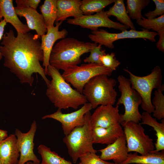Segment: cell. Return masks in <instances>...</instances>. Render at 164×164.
I'll return each instance as SVG.
<instances>
[{
	"instance_id": "obj_1",
	"label": "cell",
	"mask_w": 164,
	"mask_h": 164,
	"mask_svg": "<svg viewBox=\"0 0 164 164\" xmlns=\"http://www.w3.org/2000/svg\"><path fill=\"white\" fill-rule=\"evenodd\" d=\"M17 33L15 36L13 30H10L2 37L0 52L4 58V66L15 74L22 83L32 86L34 80L32 75L38 73L48 85L50 81L40 63L43 60L40 38L37 34L29 32Z\"/></svg>"
},
{
	"instance_id": "obj_2",
	"label": "cell",
	"mask_w": 164,
	"mask_h": 164,
	"mask_svg": "<svg viewBox=\"0 0 164 164\" xmlns=\"http://www.w3.org/2000/svg\"><path fill=\"white\" fill-rule=\"evenodd\" d=\"M46 74L52 79L47 85L46 94L58 109L71 108L76 110L87 102L82 94L73 89L64 80L59 70L49 64Z\"/></svg>"
},
{
	"instance_id": "obj_3",
	"label": "cell",
	"mask_w": 164,
	"mask_h": 164,
	"mask_svg": "<svg viewBox=\"0 0 164 164\" xmlns=\"http://www.w3.org/2000/svg\"><path fill=\"white\" fill-rule=\"evenodd\" d=\"M97 45L95 43L65 38L53 46L50 57V64L58 70L64 71L78 65L81 62V56L90 52Z\"/></svg>"
},
{
	"instance_id": "obj_4",
	"label": "cell",
	"mask_w": 164,
	"mask_h": 164,
	"mask_svg": "<svg viewBox=\"0 0 164 164\" xmlns=\"http://www.w3.org/2000/svg\"><path fill=\"white\" fill-rule=\"evenodd\" d=\"M116 81L105 75L96 76L84 86L82 94L92 109L100 105H114L116 101L117 92L114 87Z\"/></svg>"
},
{
	"instance_id": "obj_5",
	"label": "cell",
	"mask_w": 164,
	"mask_h": 164,
	"mask_svg": "<svg viewBox=\"0 0 164 164\" xmlns=\"http://www.w3.org/2000/svg\"><path fill=\"white\" fill-rule=\"evenodd\" d=\"M91 114L90 111L87 112L85 115L84 125L74 128L63 139L68 154L74 163L86 154L97 152L93 147Z\"/></svg>"
},
{
	"instance_id": "obj_6",
	"label": "cell",
	"mask_w": 164,
	"mask_h": 164,
	"mask_svg": "<svg viewBox=\"0 0 164 164\" xmlns=\"http://www.w3.org/2000/svg\"><path fill=\"white\" fill-rule=\"evenodd\" d=\"M123 70L129 75L132 87L141 97L142 109L150 114L153 113L154 107L152 103L151 94L153 89L159 88L162 85V77L160 67L155 66L150 74L142 77L135 75L127 69H124Z\"/></svg>"
},
{
	"instance_id": "obj_7",
	"label": "cell",
	"mask_w": 164,
	"mask_h": 164,
	"mask_svg": "<svg viewBox=\"0 0 164 164\" xmlns=\"http://www.w3.org/2000/svg\"><path fill=\"white\" fill-rule=\"evenodd\" d=\"M118 80L121 94L116 105L122 104L125 109L124 114H120V123H125L129 121L139 123L142 118L139 110V106L142 103L141 97L132 87L129 79L121 75L118 77Z\"/></svg>"
},
{
	"instance_id": "obj_8",
	"label": "cell",
	"mask_w": 164,
	"mask_h": 164,
	"mask_svg": "<svg viewBox=\"0 0 164 164\" xmlns=\"http://www.w3.org/2000/svg\"><path fill=\"white\" fill-rule=\"evenodd\" d=\"M63 71L62 75L64 80L82 94L84 86L91 78L100 75L109 76L113 71L102 64L92 63L77 65Z\"/></svg>"
},
{
	"instance_id": "obj_9",
	"label": "cell",
	"mask_w": 164,
	"mask_h": 164,
	"mask_svg": "<svg viewBox=\"0 0 164 164\" xmlns=\"http://www.w3.org/2000/svg\"><path fill=\"white\" fill-rule=\"evenodd\" d=\"M120 124L124 127L128 153L134 152L145 155L154 150L153 139L145 134L140 124L129 121Z\"/></svg>"
},
{
	"instance_id": "obj_10",
	"label": "cell",
	"mask_w": 164,
	"mask_h": 164,
	"mask_svg": "<svg viewBox=\"0 0 164 164\" xmlns=\"http://www.w3.org/2000/svg\"><path fill=\"white\" fill-rule=\"evenodd\" d=\"M88 35L89 38L93 42L108 48H114L113 43L120 39L127 38H142L147 39L154 42L156 40L155 37L158 35L157 32L150 31L142 29L141 31L131 29L126 30L118 33H112L103 29H99L92 31Z\"/></svg>"
},
{
	"instance_id": "obj_11",
	"label": "cell",
	"mask_w": 164,
	"mask_h": 164,
	"mask_svg": "<svg viewBox=\"0 0 164 164\" xmlns=\"http://www.w3.org/2000/svg\"><path fill=\"white\" fill-rule=\"evenodd\" d=\"M67 22L70 24L90 29L92 31L97 30L100 27L113 28L121 31L129 28L119 22L111 20L105 11L103 10L94 15H83L77 18L68 19Z\"/></svg>"
},
{
	"instance_id": "obj_12",
	"label": "cell",
	"mask_w": 164,
	"mask_h": 164,
	"mask_svg": "<svg viewBox=\"0 0 164 164\" xmlns=\"http://www.w3.org/2000/svg\"><path fill=\"white\" fill-rule=\"evenodd\" d=\"M90 103L87 102L79 109L69 113H63L59 109L55 112L43 116L42 119L52 118L60 122L63 133L68 134L74 128L83 125L85 122V115L92 109Z\"/></svg>"
},
{
	"instance_id": "obj_13",
	"label": "cell",
	"mask_w": 164,
	"mask_h": 164,
	"mask_svg": "<svg viewBox=\"0 0 164 164\" xmlns=\"http://www.w3.org/2000/svg\"><path fill=\"white\" fill-rule=\"evenodd\" d=\"M37 128L36 122L34 121L29 130L26 133L22 132L19 129L15 128L14 134L16 138L17 146L20 153L17 164H25L29 161L40 163L39 159L33 151L34 139Z\"/></svg>"
},
{
	"instance_id": "obj_14",
	"label": "cell",
	"mask_w": 164,
	"mask_h": 164,
	"mask_svg": "<svg viewBox=\"0 0 164 164\" xmlns=\"http://www.w3.org/2000/svg\"><path fill=\"white\" fill-rule=\"evenodd\" d=\"M118 108V105L114 107L111 105H100L97 107L91 114L92 127L107 128L120 123V114Z\"/></svg>"
},
{
	"instance_id": "obj_15",
	"label": "cell",
	"mask_w": 164,
	"mask_h": 164,
	"mask_svg": "<svg viewBox=\"0 0 164 164\" xmlns=\"http://www.w3.org/2000/svg\"><path fill=\"white\" fill-rule=\"evenodd\" d=\"M62 22H56L55 26L47 27L46 34L41 37V48L43 55V66L45 67L46 75L47 67L50 64V56L54 44L58 40L66 38L68 34V31L66 29H63L60 31L59 30Z\"/></svg>"
},
{
	"instance_id": "obj_16",
	"label": "cell",
	"mask_w": 164,
	"mask_h": 164,
	"mask_svg": "<svg viewBox=\"0 0 164 164\" xmlns=\"http://www.w3.org/2000/svg\"><path fill=\"white\" fill-rule=\"evenodd\" d=\"M98 151L101 153L99 157L101 159L105 161L112 160L114 163L122 164L127 159L129 154L125 134L112 143Z\"/></svg>"
},
{
	"instance_id": "obj_17",
	"label": "cell",
	"mask_w": 164,
	"mask_h": 164,
	"mask_svg": "<svg viewBox=\"0 0 164 164\" xmlns=\"http://www.w3.org/2000/svg\"><path fill=\"white\" fill-rule=\"evenodd\" d=\"M17 15L24 17L27 26L30 30H35L37 34L41 37L46 34L47 29L43 17L35 9L29 7H14Z\"/></svg>"
},
{
	"instance_id": "obj_18",
	"label": "cell",
	"mask_w": 164,
	"mask_h": 164,
	"mask_svg": "<svg viewBox=\"0 0 164 164\" xmlns=\"http://www.w3.org/2000/svg\"><path fill=\"white\" fill-rule=\"evenodd\" d=\"M92 132L93 144L107 145L112 143L124 134L123 129L120 123L107 128L92 127Z\"/></svg>"
},
{
	"instance_id": "obj_19",
	"label": "cell",
	"mask_w": 164,
	"mask_h": 164,
	"mask_svg": "<svg viewBox=\"0 0 164 164\" xmlns=\"http://www.w3.org/2000/svg\"><path fill=\"white\" fill-rule=\"evenodd\" d=\"M12 0H0V21L4 18L6 23L11 24L17 33H25L30 30L27 26L19 19L15 10Z\"/></svg>"
},
{
	"instance_id": "obj_20",
	"label": "cell",
	"mask_w": 164,
	"mask_h": 164,
	"mask_svg": "<svg viewBox=\"0 0 164 164\" xmlns=\"http://www.w3.org/2000/svg\"><path fill=\"white\" fill-rule=\"evenodd\" d=\"M19 156L16 137L10 134L0 142V160L2 164H17Z\"/></svg>"
},
{
	"instance_id": "obj_21",
	"label": "cell",
	"mask_w": 164,
	"mask_h": 164,
	"mask_svg": "<svg viewBox=\"0 0 164 164\" xmlns=\"http://www.w3.org/2000/svg\"><path fill=\"white\" fill-rule=\"evenodd\" d=\"M80 0H57L56 22H62L70 17L76 18L84 15L80 9Z\"/></svg>"
},
{
	"instance_id": "obj_22",
	"label": "cell",
	"mask_w": 164,
	"mask_h": 164,
	"mask_svg": "<svg viewBox=\"0 0 164 164\" xmlns=\"http://www.w3.org/2000/svg\"><path fill=\"white\" fill-rule=\"evenodd\" d=\"M142 122L140 124H145L152 127L156 132L157 140L155 144V150L153 151L159 152L164 150V120H162L161 123L159 122L151 114L144 112L141 114Z\"/></svg>"
},
{
	"instance_id": "obj_23",
	"label": "cell",
	"mask_w": 164,
	"mask_h": 164,
	"mask_svg": "<svg viewBox=\"0 0 164 164\" xmlns=\"http://www.w3.org/2000/svg\"><path fill=\"white\" fill-rule=\"evenodd\" d=\"M164 164V151H153L146 154L139 155L138 153H129L122 164Z\"/></svg>"
},
{
	"instance_id": "obj_24",
	"label": "cell",
	"mask_w": 164,
	"mask_h": 164,
	"mask_svg": "<svg viewBox=\"0 0 164 164\" xmlns=\"http://www.w3.org/2000/svg\"><path fill=\"white\" fill-rule=\"evenodd\" d=\"M108 17H115L121 23L135 30V28L127 12L123 0H115L114 5L109 9L105 11Z\"/></svg>"
},
{
	"instance_id": "obj_25",
	"label": "cell",
	"mask_w": 164,
	"mask_h": 164,
	"mask_svg": "<svg viewBox=\"0 0 164 164\" xmlns=\"http://www.w3.org/2000/svg\"><path fill=\"white\" fill-rule=\"evenodd\" d=\"M37 150L42 158L41 164H72L71 162L67 160L44 145H39Z\"/></svg>"
},
{
	"instance_id": "obj_26",
	"label": "cell",
	"mask_w": 164,
	"mask_h": 164,
	"mask_svg": "<svg viewBox=\"0 0 164 164\" xmlns=\"http://www.w3.org/2000/svg\"><path fill=\"white\" fill-rule=\"evenodd\" d=\"M57 0H45L39 7L46 27L54 26L57 13Z\"/></svg>"
},
{
	"instance_id": "obj_27",
	"label": "cell",
	"mask_w": 164,
	"mask_h": 164,
	"mask_svg": "<svg viewBox=\"0 0 164 164\" xmlns=\"http://www.w3.org/2000/svg\"><path fill=\"white\" fill-rule=\"evenodd\" d=\"M115 0H83L80 9L85 15L100 12L108 5L114 3Z\"/></svg>"
},
{
	"instance_id": "obj_28",
	"label": "cell",
	"mask_w": 164,
	"mask_h": 164,
	"mask_svg": "<svg viewBox=\"0 0 164 164\" xmlns=\"http://www.w3.org/2000/svg\"><path fill=\"white\" fill-rule=\"evenodd\" d=\"M150 2V0H127L126 9L130 19L136 21L143 19L142 11Z\"/></svg>"
},
{
	"instance_id": "obj_29",
	"label": "cell",
	"mask_w": 164,
	"mask_h": 164,
	"mask_svg": "<svg viewBox=\"0 0 164 164\" xmlns=\"http://www.w3.org/2000/svg\"><path fill=\"white\" fill-rule=\"evenodd\" d=\"M164 90V86L162 84L155 91L154 96L151 101L154 107L153 116L159 120L164 118V96L163 94Z\"/></svg>"
},
{
	"instance_id": "obj_30",
	"label": "cell",
	"mask_w": 164,
	"mask_h": 164,
	"mask_svg": "<svg viewBox=\"0 0 164 164\" xmlns=\"http://www.w3.org/2000/svg\"><path fill=\"white\" fill-rule=\"evenodd\" d=\"M137 24L143 29L147 30L152 29L157 32L164 28V15L157 18L148 19L144 17L136 21Z\"/></svg>"
},
{
	"instance_id": "obj_31",
	"label": "cell",
	"mask_w": 164,
	"mask_h": 164,
	"mask_svg": "<svg viewBox=\"0 0 164 164\" xmlns=\"http://www.w3.org/2000/svg\"><path fill=\"white\" fill-rule=\"evenodd\" d=\"M101 46L97 45L90 51L89 56L83 60L85 63H87L102 64L100 58L101 56L105 54V50H101Z\"/></svg>"
},
{
	"instance_id": "obj_32",
	"label": "cell",
	"mask_w": 164,
	"mask_h": 164,
	"mask_svg": "<svg viewBox=\"0 0 164 164\" xmlns=\"http://www.w3.org/2000/svg\"><path fill=\"white\" fill-rule=\"evenodd\" d=\"M100 60L104 66L113 71L115 70L120 64V62L116 59L114 52L106 54L102 56L101 57Z\"/></svg>"
},
{
	"instance_id": "obj_33",
	"label": "cell",
	"mask_w": 164,
	"mask_h": 164,
	"mask_svg": "<svg viewBox=\"0 0 164 164\" xmlns=\"http://www.w3.org/2000/svg\"><path fill=\"white\" fill-rule=\"evenodd\" d=\"M79 159L83 164H113L101 159L96 153L89 152L81 156Z\"/></svg>"
},
{
	"instance_id": "obj_34",
	"label": "cell",
	"mask_w": 164,
	"mask_h": 164,
	"mask_svg": "<svg viewBox=\"0 0 164 164\" xmlns=\"http://www.w3.org/2000/svg\"><path fill=\"white\" fill-rule=\"evenodd\" d=\"M155 8L154 10L149 11L145 13L144 16L148 19L156 18L157 16H161L164 15V0H153Z\"/></svg>"
},
{
	"instance_id": "obj_35",
	"label": "cell",
	"mask_w": 164,
	"mask_h": 164,
	"mask_svg": "<svg viewBox=\"0 0 164 164\" xmlns=\"http://www.w3.org/2000/svg\"><path fill=\"white\" fill-rule=\"evenodd\" d=\"M40 0H16V7H29L36 9L40 2Z\"/></svg>"
},
{
	"instance_id": "obj_36",
	"label": "cell",
	"mask_w": 164,
	"mask_h": 164,
	"mask_svg": "<svg viewBox=\"0 0 164 164\" xmlns=\"http://www.w3.org/2000/svg\"><path fill=\"white\" fill-rule=\"evenodd\" d=\"M159 36V39L156 44L157 49L160 51L164 52V28L162 29L157 32Z\"/></svg>"
},
{
	"instance_id": "obj_37",
	"label": "cell",
	"mask_w": 164,
	"mask_h": 164,
	"mask_svg": "<svg viewBox=\"0 0 164 164\" xmlns=\"http://www.w3.org/2000/svg\"><path fill=\"white\" fill-rule=\"evenodd\" d=\"M7 23L4 19H2L0 21V41L2 39L3 36L4 28L6 25ZM2 57V56L0 52V60Z\"/></svg>"
},
{
	"instance_id": "obj_38",
	"label": "cell",
	"mask_w": 164,
	"mask_h": 164,
	"mask_svg": "<svg viewBox=\"0 0 164 164\" xmlns=\"http://www.w3.org/2000/svg\"><path fill=\"white\" fill-rule=\"evenodd\" d=\"M8 136V132L7 131L0 129V142Z\"/></svg>"
},
{
	"instance_id": "obj_39",
	"label": "cell",
	"mask_w": 164,
	"mask_h": 164,
	"mask_svg": "<svg viewBox=\"0 0 164 164\" xmlns=\"http://www.w3.org/2000/svg\"><path fill=\"white\" fill-rule=\"evenodd\" d=\"M25 164H41V163H36L32 162L29 161L27 162Z\"/></svg>"
},
{
	"instance_id": "obj_40",
	"label": "cell",
	"mask_w": 164,
	"mask_h": 164,
	"mask_svg": "<svg viewBox=\"0 0 164 164\" xmlns=\"http://www.w3.org/2000/svg\"><path fill=\"white\" fill-rule=\"evenodd\" d=\"M0 164H2V163L0 160Z\"/></svg>"
},
{
	"instance_id": "obj_41",
	"label": "cell",
	"mask_w": 164,
	"mask_h": 164,
	"mask_svg": "<svg viewBox=\"0 0 164 164\" xmlns=\"http://www.w3.org/2000/svg\"><path fill=\"white\" fill-rule=\"evenodd\" d=\"M77 164H83L81 162H80Z\"/></svg>"
},
{
	"instance_id": "obj_42",
	"label": "cell",
	"mask_w": 164,
	"mask_h": 164,
	"mask_svg": "<svg viewBox=\"0 0 164 164\" xmlns=\"http://www.w3.org/2000/svg\"><path fill=\"white\" fill-rule=\"evenodd\" d=\"M113 164H116V163H114Z\"/></svg>"
},
{
	"instance_id": "obj_43",
	"label": "cell",
	"mask_w": 164,
	"mask_h": 164,
	"mask_svg": "<svg viewBox=\"0 0 164 164\" xmlns=\"http://www.w3.org/2000/svg\"></svg>"
}]
</instances>
